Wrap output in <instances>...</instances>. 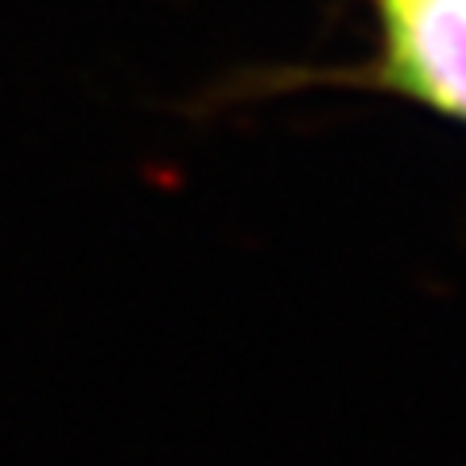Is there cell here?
Masks as SVG:
<instances>
[{
  "mask_svg": "<svg viewBox=\"0 0 466 466\" xmlns=\"http://www.w3.org/2000/svg\"><path fill=\"white\" fill-rule=\"evenodd\" d=\"M385 27L381 78L466 121V0H377Z\"/></svg>",
  "mask_w": 466,
  "mask_h": 466,
  "instance_id": "cell-1",
  "label": "cell"
}]
</instances>
